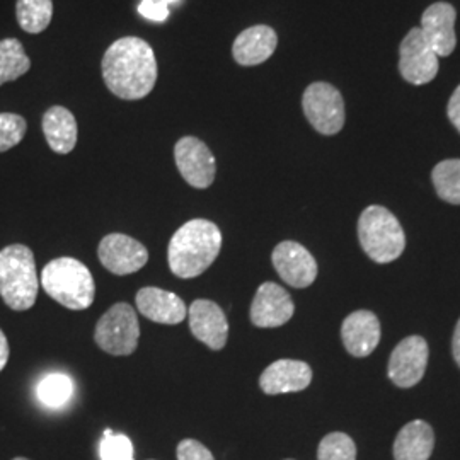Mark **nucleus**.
Instances as JSON below:
<instances>
[{
  "label": "nucleus",
  "instance_id": "obj_7",
  "mask_svg": "<svg viewBox=\"0 0 460 460\" xmlns=\"http://www.w3.org/2000/svg\"><path fill=\"white\" fill-rule=\"evenodd\" d=\"M302 110L314 130L321 135H336L345 127V101L331 84H311L302 96Z\"/></svg>",
  "mask_w": 460,
  "mask_h": 460
},
{
  "label": "nucleus",
  "instance_id": "obj_5",
  "mask_svg": "<svg viewBox=\"0 0 460 460\" xmlns=\"http://www.w3.org/2000/svg\"><path fill=\"white\" fill-rule=\"evenodd\" d=\"M358 239L365 254L380 264L395 261L406 247V234L399 220L378 205L365 208L360 215Z\"/></svg>",
  "mask_w": 460,
  "mask_h": 460
},
{
  "label": "nucleus",
  "instance_id": "obj_21",
  "mask_svg": "<svg viewBox=\"0 0 460 460\" xmlns=\"http://www.w3.org/2000/svg\"><path fill=\"white\" fill-rule=\"evenodd\" d=\"M435 447V435L427 421L416 420L401 428L394 442L395 460H428Z\"/></svg>",
  "mask_w": 460,
  "mask_h": 460
},
{
  "label": "nucleus",
  "instance_id": "obj_29",
  "mask_svg": "<svg viewBox=\"0 0 460 460\" xmlns=\"http://www.w3.org/2000/svg\"><path fill=\"white\" fill-rule=\"evenodd\" d=\"M178 460H215L212 452L198 440L184 438L176 450Z\"/></svg>",
  "mask_w": 460,
  "mask_h": 460
},
{
  "label": "nucleus",
  "instance_id": "obj_20",
  "mask_svg": "<svg viewBox=\"0 0 460 460\" xmlns=\"http://www.w3.org/2000/svg\"><path fill=\"white\" fill-rule=\"evenodd\" d=\"M43 133L49 148L57 154H70L77 144V121L64 106H51L43 115Z\"/></svg>",
  "mask_w": 460,
  "mask_h": 460
},
{
  "label": "nucleus",
  "instance_id": "obj_28",
  "mask_svg": "<svg viewBox=\"0 0 460 460\" xmlns=\"http://www.w3.org/2000/svg\"><path fill=\"white\" fill-rule=\"evenodd\" d=\"M28 123L22 116L0 113V152H7L24 138Z\"/></svg>",
  "mask_w": 460,
  "mask_h": 460
},
{
  "label": "nucleus",
  "instance_id": "obj_6",
  "mask_svg": "<svg viewBox=\"0 0 460 460\" xmlns=\"http://www.w3.org/2000/svg\"><path fill=\"white\" fill-rule=\"evenodd\" d=\"M140 326L138 317L128 304H115L98 321L94 341L99 348L113 357L132 355L138 345Z\"/></svg>",
  "mask_w": 460,
  "mask_h": 460
},
{
  "label": "nucleus",
  "instance_id": "obj_2",
  "mask_svg": "<svg viewBox=\"0 0 460 460\" xmlns=\"http://www.w3.org/2000/svg\"><path fill=\"white\" fill-rule=\"evenodd\" d=\"M222 249V232L214 222L195 218L171 237L167 261L178 279H195L205 273Z\"/></svg>",
  "mask_w": 460,
  "mask_h": 460
},
{
  "label": "nucleus",
  "instance_id": "obj_14",
  "mask_svg": "<svg viewBox=\"0 0 460 460\" xmlns=\"http://www.w3.org/2000/svg\"><path fill=\"white\" fill-rule=\"evenodd\" d=\"M190 329L198 341L212 349H222L229 338L227 315L212 300H195L188 311Z\"/></svg>",
  "mask_w": 460,
  "mask_h": 460
},
{
  "label": "nucleus",
  "instance_id": "obj_8",
  "mask_svg": "<svg viewBox=\"0 0 460 460\" xmlns=\"http://www.w3.org/2000/svg\"><path fill=\"white\" fill-rule=\"evenodd\" d=\"M399 72L412 85L431 83L438 74V57L420 28H412L399 47Z\"/></svg>",
  "mask_w": 460,
  "mask_h": 460
},
{
  "label": "nucleus",
  "instance_id": "obj_31",
  "mask_svg": "<svg viewBox=\"0 0 460 460\" xmlns=\"http://www.w3.org/2000/svg\"><path fill=\"white\" fill-rule=\"evenodd\" d=\"M447 115L450 118L452 125L457 128V132L460 133V85L454 91L452 98L448 101V106H447Z\"/></svg>",
  "mask_w": 460,
  "mask_h": 460
},
{
  "label": "nucleus",
  "instance_id": "obj_9",
  "mask_svg": "<svg viewBox=\"0 0 460 460\" xmlns=\"http://www.w3.org/2000/svg\"><path fill=\"white\" fill-rule=\"evenodd\" d=\"M174 159L182 180L190 186L205 190L215 181L214 154L208 146L197 137H182L174 147Z\"/></svg>",
  "mask_w": 460,
  "mask_h": 460
},
{
  "label": "nucleus",
  "instance_id": "obj_27",
  "mask_svg": "<svg viewBox=\"0 0 460 460\" xmlns=\"http://www.w3.org/2000/svg\"><path fill=\"white\" fill-rule=\"evenodd\" d=\"M99 457L101 460H135L132 440L110 428L104 429L99 445Z\"/></svg>",
  "mask_w": 460,
  "mask_h": 460
},
{
  "label": "nucleus",
  "instance_id": "obj_32",
  "mask_svg": "<svg viewBox=\"0 0 460 460\" xmlns=\"http://www.w3.org/2000/svg\"><path fill=\"white\" fill-rule=\"evenodd\" d=\"M7 362H9V343L5 334L0 329V372L5 368Z\"/></svg>",
  "mask_w": 460,
  "mask_h": 460
},
{
  "label": "nucleus",
  "instance_id": "obj_24",
  "mask_svg": "<svg viewBox=\"0 0 460 460\" xmlns=\"http://www.w3.org/2000/svg\"><path fill=\"white\" fill-rule=\"evenodd\" d=\"M431 181L444 201L460 205V159H447L435 165Z\"/></svg>",
  "mask_w": 460,
  "mask_h": 460
},
{
  "label": "nucleus",
  "instance_id": "obj_17",
  "mask_svg": "<svg viewBox=\"0 0 460 460\" xmlns=\"http://www.w3.org/2000/svg\"><path fill=\"white\" fill-rule=\"evenodd\" d=\"M341 338L346 351L351 357H368L380 341V323L377 315L370 311L349 314L341 326Z\"/></svg>",
  "mask_w": 460,
  "mask_h": 460
},
{
  "label": "nucleus",
  "instance_id": "obj_18",
  "mask_svg": "<svg viewBox=\"0 0 460 460\" xmlns=\"http://www.w3.org/2000/svg\"><path fill=\"white\" fill-rule=\"evenodd\" d=\"M279 36L273 28L258 24L239 34L232 47L234 60L243 66H260L277 49Z\"/></svg>",
  "mask_w": 460,
  "mask_h": 460
},
{
  "label": "nucleus",
  "instance_id": "obj_30",
  "mask_svg": "<svg viewBox=\"0 0 460 460\" xmlns=\"http://www.w3.org/2000/svg\"><path fill=\"white\" fill-rule=\"evenodd\" d=\"M138 13L140 16L146 17L148 21L154 22H164L169 17V5H165L163 2L157 0H142V4L138 5Z\"/></svg>",
  "mask_w": 460,
  "mask_h": 460
},
{
  "label": "nucleus",
  "instance_id": "obj_35",
  "mask_svg": "<svg viewBox=\"0 0 460 460\" xmlns=\"http://www.w3.org/2000/svg\"><path fill=\"white\" fill-rule=\"evenodd\" d=\"M13 460H30V459H24V457H16V459H13Z\"/></svg>",
  "mask_w": 460,
  "mask_h": 460
},
{
  "label": "nucleus",
  "instance_id": "obj_3",
  "mask_svg": "<svg viewBox=\"0 0 460 460\" xmlns=\"http://www.w3.org/2000/svg\"><path fill=\"white\" fill-rule=\"evenodd\" d=\"M41 285L55 302L72 311L91 307L96 296V283L89 268L75 258L49 261L43 268Z\"/></svg>",
  "mask_w": 460,
  "mask_h": 460
},
{
  "label": "nucleus",
  "instance_id": "obj_13",
  "mask_svg": "<svg viewBox=\"0 0 460 460\" xmlns=\"http://www.w3.org/2000/svg\"><path fill=\"white\" fill-rule=\"evenodd\" d=\"M271 261L279 279L294 288H307L317 277V263L313 254L294 241L279 243L271 254Z\"/></svg>",
  "mask_w": 460,
  "mask_h": 460
},
{
  "label": "nucleus",
  "instance_id": "obj_15",
  "mask_svg": "<svg viewBox=\"0 0 460 460\" xmlns=\"http://www.w3.org/2000/svg\"><path fill=\"white\" fill-rule=\"evenodd\" d=\"M456 17L457 13L448 2H435L423 13L420 30L437 57H448L456 49Z\"/></svg>",
  "mask_w": 460,
  "mask_h": 460
},
{
  "label": "nucleus",
  "instance_id": "obj_11",
  "mask_svg": "<svg viewBox=\"0 0 460 460\" xmlns=\"http://www.w3.org/2000/svg\"><path fill=\"white\" fill-rule=\"evenodd\" d=\"M428 343L421 336H410L395 346L389 358L387 374L397 387L416 385L427 370Z\"/></svg>",
  "mask_w": 460,
  "mask_h": 460
},
{
  "label": "nucleus",
  "instance_id": "obj_26",
  "mask_svg": "<svg viewBox=\"0 0 460 460\" xmlns=\"http://www.w3.org/2000/svg\"><path fill=\"white\" fill-rule=\"evenodd\" d=\"M317 460H357V445L346 433H329L319 444Z\"/></svg>",
  "mask_w": 460,
  "mask_h": 460
},
{
  "label": "nucleus",
  "instance_id": "obj_4",
  "mask_svg": "<svg viewBox=\"0 0 460 460\" xmlns=\"http://www.w3.org/2000/svg\"><path fill=\"white\" fill-rule=\"evenodd\" d=\"M40 279L33 251L13 244L0 251V296L13 311H28L36 302Z\"/></svg>",
  "mask_w": 460,
  "mask_h": 460
},
{
  "label": "nucleus",
  "instance_id": "obj_22",
  "mask_svg": "<svg viewBox=\"0 0 460 460\" xmlns=\"http://www.w3.org/2000/svg\"><path fill=\"white\" fill-rule=\"evenodd\" d=\"M31 68V60L26 55L22 43L16 38L0 41V85L17 81Z\"/></svg>",
  "mask_w": 460,
  "mask_h": 460
},
{
  "label": "nucleus",
  "instance_id": "obj_23",
  "mask_svg": "<svg viewBox=\"0 0 460 460\" xmlns=\"http://www.w3.org/2000/svg\"><path fill=\"white\" fill-rule=\"evenodd\" d=\"M17 24L30 34L43 33L53 17L51 0H17Z\"/></svg>",
  "mask_w": 460,
  "mask_h": 460
},
{
  "label": "nucleus",
  "instance_id": "obj_16",
  "mask_svg": "<svg viewBox=\"0 0 460 460\" xmlns=\"http://www.w3.org/2000/svg\"><path fill=\"white\" fill-rule=\"evenodd\" d=\"M313 382V370L300 360H279L264 368L260 387L264 394L279 395L300 393Z\"/></svg>",
  "mask_w": 460,
  "mask_h": 460
},
{
  "label": "nucleus",
  "instance_id": "obj_19",
  "mask_svg": "<svg viewBox=\"0 0 460 460\" xmlns=\"http://www.w3.org/2000/svg\"><path fill=\"white\" fill-rule=\"evenodd\" d=\"M135 300L140 314L159 324H180L188 314L181 296L157 287H146L138 290Z\"/></svg>",
  "mask_w": 460,
  "mask_h": 460
},
{
  "label": "nucleus",
  "instance_id": "obj_12",
  "mask_svg": "<svg viewBox=\"0 0 460 460\" xmlns=\"http://www.w3.org/2000/svg\"><path fill=\"white\" fill-rule=\"evenodd\" d=\"M296 313L290 294L273 281L263 283L251 304V323L256 328H279Z\"/></svg>",
  "mask_w": 460,
  "mask_h": 460
},
{
  "label": "nucleus",
  "instance_id": "obj_33",
  "mask_svg": "<svg viewBox=\"0 0 460 460\" xmlns=\"http://www.w3.org/2000/svg\"><path fill=\"white\" fill-rule=\"evenodd\" d=\"M452 353H454V358L460 367V319L454 331V338H452Z\"/></svg>",
  "mask_w": 460,
  "mask_h": 460
},
{
  "label": "nucleus",
  "instance_id": "obj_1",
  "mask_svg": "<svg viewBox=\"0 0 460 460\" xmlns=\"http://www.w3.org/2000/svg\"><path fill=\"white\" fill-rule=\"evenodd\" d=\"M101 74L106 87L116 98L137 101L147 98L152 93L159 68L155 53L146 40L125 36L106 49Z\"/></svg>",
  "mask_w": 460,
  "mask_h": 460
},
{
  "label": "nucleus",
  "instance_id": "obj_34",
  "mask_svg": "<svg viewBox=\"0 0 460 460\" xmlns=\"http://www.w3.org/2000/svg\"><path fill=\"white\" fill-rule=\"evenodd\" d=\"M157 2H163L165 5H171V4H176V2H180V0H157Z\"/></svg>",
  "mask_w": 460,
  "mask_h": 460
},
{
  "label": "nucleus",
  "instance_id": "obj_10",
  "mask_svg": "<svg viewBox=\"0 0 460 460\" xmlns=\"http://www.w3.org/2000/svg\"><path fill=\"white\" fill-rule=\"evenodd\" d=\"M99 261L118 277L132 275L148 261L147 247L125 234L106 235L98 249Z\"/></svg>",
  "mask_w": 460,
  "mask_h": 460
},
{
  "label": "nucleus",
  "instance_id": "obj_25",
  "mask_svg": "<svg viewBox=\"0 0 460 460\" xmlns=\"http://www.w3.org/2000/svg\"><path fill=\"white\" fill-rule=\"evenodd\" d=\"M36 395L40 402L45 404L47 408L58 410L72 399L74 382L66 374H49L40 380L36 387Z\"/></svg>",
  "mask_w": 460,
  "mask_h": 460
}]
</instances>
